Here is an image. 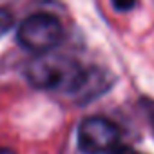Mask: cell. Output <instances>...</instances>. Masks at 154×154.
<instances>
[{"label": "cell", "mask_w": 154, "mask_h": 154, "mask_svg": "<svg viewBox=\"0 0 154 154\" xmlns=\"http://www.w3.org/2000/svg\"><path fill=\"white\" fill-rule=\"evenodd\" d=\"M26 78L35 89L82 93L91 85V72L76 60L62 54H38L26 67Z\"/></svg>", "instance_id": "cell-1"}, {"label": "cell", "mask_w": 154, "mask_h": 154, "mask_svg": "<svg viewBox=\"0 0 154 154\" xmlns=\"http://www.w3.org/2000/svg\"><path fill=\"white\" fill-rule=\"evenodd\" d=\"M118 11H131L136 6V0H111Z\"/></svg>", "instance_id": "cell-5"}, {"label": "cell", "mask_w": 154, "mask_h": 154, "mask_svg": "<svg viewBox=\"0 0 154 154\" xmlns=\"http://www.w3.org/2000/svg\"><path fill=\"white\" fill-rule=\"evenodd\" d=\"M109 154H138L136 150H131V149H125V147H116L112 152H109Z\"/></svg>", "instance_id": "cell-6"}, {"label": "cell", "mask_w": 154, "mask_h": 154, "mask_svg": "<svg viewBox=\"0 0 154 154\" xmlns=\"http://www.w3.org/2000/svg\"><path fill=\"white\" fill-rule=\"evenodd\" d=\"M0 154H15L11 149H6V147H0Z\"/></svg>", "instance_id": "cell-7"}, {"label": "cell", "mask_w": 154, "mask_h": 154, "mask_svg": "<svg viewBox=\"0 0 154 154\" xmlns=\"http://www.w3.org/2000/svg\"><path fill=\"white\" fill-rule=\"evenodd\" d=\"M11 27H13V15L8 9L0 8V38H2Z\"/></svg>", "instance_id": "cell-4"}, {"label": "cell", "mask_w": 154, "mask_h": 154, "mask_svg": "<svg viewBox=\"0 0 154 154\" xmlns=\"http://www.w3.org/2000/svg\"><path fill=\"white\" fill-rule=\"evenodd\" d=\"M63 38L62 22L47 13H36L27 17L17 29L18 44L35 54L51 53Z\"/></svg>", "instance_id": "cell-2"}, {"label": "cell", "mask_w": 154, "mask_h": 154, "mask_svg": "<svg viewBox=\"0 0 154 154\" xmlns=\"http://www.w3.org/2000/svg\"><path fill=\"white\" fill-rule=\"evenodd\" d=\"M76 140L84 154H109L120 147V129L103 116H91L80 123Z\"/></svg>", "instance_id": "cell-3"}]
</instances>
